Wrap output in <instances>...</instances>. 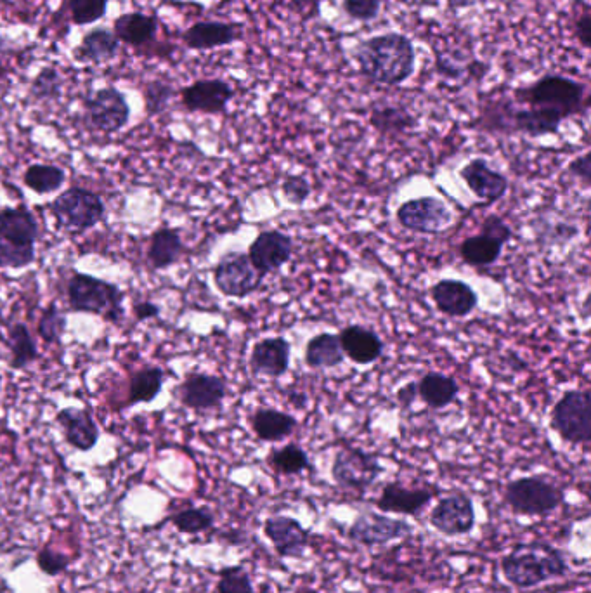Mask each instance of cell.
<instances>
[{
  "mask_svg": "<svg viewBox=\"0 0 591 593\" xmlns=\"http://www.w3.org/2000/svg\"><path fill=\"white\" fill-rule=\"evenodd\" d=\"M352 56L361 75L373 84L396 87L415 73V44L403 33H382L361 40Z\"/></svg>",
  "mask_w": 591,
  "mask_h": 593,
  "instance_id": "6da1fadb",
  "label": "cell"
},
{
  "mask_svg": "<svg viewBox=\"0 0 591 593\" xmlns=\"http://www.w3.org/2000/svg\"><path fill=\"white\" fill-rule=\"evenodd\" d=\"M515 105L548 108L562 117H576L590 106L588 85L560 73H546L529 85L514 91Z\"/></svg>",
  "mask_w": 591,
  "mask_h": 593,
  "instance_id": "7a4b0ae2",
  "label": "cell"
},
{
  "mask_svg": "<svg viewBox=\"0 0 591 593\" xmlns=\"http://www.w3.org/2000/svg\"><path fill=\"white\" fill-rule=\"evenodd\" d=\"M39 236V222L28 207L0 209V269H23L33 264Z\"/></svg>",
  "mask_w": 591,
  "mask_h": 593,
  "instance_id": "3957f363",
  "label": "cell"
},
{
  "mask_svg": "<svg viewBox=\"0 0 591 593\" xmlns=\"http://www.w3.org/2000/svg\"><path fill=\"white\" fill-rule=\"evenodd\" d=\"M501 571L512 585L522 590L534 588L569 573L564 555L546 545H519L512 554L503 557Z\"/></svg>",
  "mask_w": 591,
  "mask_h": 593,
  "instance_id": "277c9868",
  "label": "cell"
},
{
  "mask_svg": "<svg viewBox=\"0 0 591 593\" xmlns=\"http://www.w3.org/2000/svg\"><path fill=\"white\" fill-rule=\"evenodd\" d=\"M66 299L73 313L101 316L113 325L124 320V292L115 283L92 274L73 273L66 283Z\"/></svg>",
  "mask_w": 591,
  "mask_h": 593,
  "instance_id": "5b68a950",
  "label": "cell"
},
{
  "mask_svg": "<svg viewBox=\"0 0 591 593\" xmlns=\"http://www.w3.org/2000/svg\"><path fill=\"white\" fill-rule=\"evenodd\" d=\"M51 214L61 228L82 233L103 221L106 207L98 193L72 186L52 200Z\"/></svg>",
  "mask_w": 591,
  "mask_h": 593,
  "instance_id": "8992f818",
  "label": "cell"
},
{
  "mask_svg": "<svg viewBox=\"0 0 591 593\" xmlns=\"http://www.w3.org/2000/svg\"><path fill=\"white\" fill-rule=\"evenodd\" d=\"M505 502L515 514H552L564 502V491L541 477H520L508 484Z\"/></svg>",
  "mask_w": 591,
  "mask_h": 593,
  "instance_id": "52a82bcc",
  "label": "cell"
},
{
  "mask_svg": "<svg viewBox=\"0 0 591 593\" xmlns=\"http://www.w3.org/2000/svg\"><path fill=\"white\" fill-rule=\"evenodd\" d=\"M552 427L566 443L588 444L591 439V396L588 391L572 389L557 401L552 410Z\"/></svg>",
  "mask_w": 591,
  "mask_h": 593,
  "instance_id": "ba28073f",
  "label": "cell"
},
{
  "mask_svg": "<svg viewBox=\"0 0 591 593\" xmlns=\"http://www.w3.org/2000/svg\"><path fill=\"white\" fill-rule=\"evenodd\" d=\"M262 281L264 276L243 252H229L214 268L215 287L226 297L245 299L262 287Z\"/></svg>",
  "mask_w": 591,
  "mask_h": 593,
  "instance_id": "9c48e42d",
  "label": "cell"
},
{
  "mask_svg": "<svg viewBox=\"0 0 591 593\" xmlns=\"http://www.w3.org/2000/svg\"><path fill=\"white\" fill-rule=\"evenodd\" d=\"M85 120L94 131L115 134L130 120V105L124 92L115 87H103L92 92L84 103Z\"/></svg>",
  "mask_w": 591,
  "mask_h": 593,
  "instance_id": "30bf717a",
  "label": "cell"
},
{
  "mask_svg": "<svg viewBox=\"0 0 591 593\" xmlns=\"http://www.w3.org/2000/svg\"><path fill=\"white\" fill-rule=\"evenodd\" d=\"M382 472L384 467L378 462V458L361 448L338 450L332 465L333 481L340 488L358 491L370 488Z\"/></svg>",
  "mask_w": 591,
  "mask_h": 593,
  "instance_id": "8fae6325",
  "label": "cell"
},
{
  "mask_svg": "<svg viewBox=\"0 0 591 593\" xmlns=\"http://www.w3.org/2000/svg\"><path fill=\"white\" fill-rule=\"evenodd\" d=\"M174 396L184 408L203 413L222 405L228 396V384L224 378L210 373H188L174 389Z\"/></svg>",
  "mask_w": 591,
  "mask_h": 593,
  "instance_id": "7c38bea8",
  "label": "cell"
},
{
  "mask_svg": "<svg viewBox=\"0 0 591 593\" xmlns=\"http://www.w3.org/2000/svg\"><path fill=\"white\" fill-rule=\"evenodd\" d=\"M397 221L404 229L422 235H437L453 221L451 210L436 196H422L397 209Z\"/></svg>",
  "mask_w": 591,
  "mask_h": 593,
  "instance_id": "4fadbf2b",
  "label": "cell"
},
{
  "mask_svg": "<svg viewBox=\"0 0 591 593\" xmlns=\"http://www.w3.org/2000/svg\"><path fill=\"white\" fill-rule=\"evenodd\" d=\"M233 98V85L222 79L195 80L181 89V103L189 113L221 115Z\"/></svg>",
  "mask_w": 591,
  "mask_h": 593,
  "instance_id": "5bb4252c",
  "label": "cell"
},
{
  "mask_svg": "<svg viewBox=\"0 0 591 593\" xmlns=\"http://www.w3.org/2000/svg\"><path fill=\"white\" fill-rule=\"evenodd\" d=\"M430 524L446 536L470 533L475 526L474 503L470 496L455 493L439 500L430 514Z\"/></svg>",
  "mask_w": 591,
  "mask_h": 593,
  "instance_id": "9a60e30c",
  "label": "cell"
},
{
  "mask_svg": "<svg viewBox=\"0 0 591 593\" xmlns=\"http://www.w3.org/2000/svg\"><path fill=\"white\" fill-rule=\"evenodd\" d=\"M408 535H411V526L408 522L390 519L387 515L377 514V512H364L359 515L349 529V538L366 547L385 545Z\"/></svg>",
  "mask_w": 591,
  "mask_h": 593,
  "instance_id": "2e32d148",
  "label": "cell"
},
{
  "mask_svg": "<svg viewBox=\"0 0 591 593\" xmlns=\"http://www.w3.org/2000/svg\"><path fill=\"white\" fill-rule=\"evenodd\" d=\"M292 254V238L278 229H273L260 233L248 248L247 255L254 268L266 278L267 274L285 266L286 262L292 259Z\"/></svg>",
  "mask_w": 591,
  "mask_h": 593,
  "instance_id": "e0dca14e",
  "label": "cell"
},
{
  "mask_svg": "<svg viewBox=\"0 0 591 593\" xmlns=\"http://www.w3.org/2000/svg\"><path fill=\"white\" fill-rule=\"evenodd\" d=\"M292 346L285 337H267L255 342L250 352V370L255 377L280 378L288 372Z\"/></svg>",
  "mask_w": 591,
  "mask_h": 593,
  "instance_id": "ac0fdd59",
  "label": "cell"
},
{
  "mask_svg": "<svg viewBox=\"0 0 591 593\" xmlns=\"http://www.w3.org/2000/svg\"><path fill=\"white\" fill-rule=\"evenodd\" d=\"M243 37L240 23L226 21H198L182 33L184 46L191 51H210L219 47H228Z\"/></svg>",
  "mask_w": 591,
  "mask_h": 593,
  "instance_id": "d6986e66",
  "label": "cell"
},
{
  "mask_svg": "<svg viewBox=\"0 0 591 593\" xmlns=\"http://www.w3.org/2000/svg\"><path fill=\"white\" fill-rule=\"evenodd\" d=\"M56 422L65 434L66 443L77 451L87 453L94 450L99 443L101 431L89 410L63 408L56 413Z\"/></svg>",
  "mask_w": 591,
  "mask_h": 593,
  "instance_id": "ffe728a7",
  "label": "cell"
},
{
  "mask_svg": "<svg viewBox=\"0 0 591 593\" xmlns=\"http://www.w3.org/2000/svg\"><path fill=\"white\" fill-rule=\"evenodd\" d=\"M460 177L467 183L470 191L486 203L498 202L507 195V177L493 167H489V163L484 158H474L472 162H468L460 170Z\"/></svg>",
  "mask_w": 591,
  "mask_h": 593,
  "instance_id": "44dd1931",
  "label": "cell"
},
{
  "mask_svg": "<svg viewBox=\"0 0 591 593\" xmlns=\"http://www.w3.org/2000/svg\"><path fill=\"white\" fill-rule=\"evenodd\" d=\"M266 536L273 543L276 554L280 557H299L309 545L306 529L293 517L274 515L264 524Z\"/></svg>",
  "mask_w": 591,
  "mask_h": 593,
  "instance_id": "7402d4cb",
  "label": "cell"
},
{
  "mask_svg": "<svg viewBox=\"0 0 591 593\" xmlns=\"http://www.w3.org/2000/svg\"><path fill=\"white\" fill-rule=\"evenodd\" d=\"M432 300L446 316L465 318L475 311L479 297L474 288L460 280H441L432 288Z\"/></svg>",
  "mask_w": 591,
  "mask_h": 593,
  "instance_id": "603a6c76",
  "label": "cell"
},
{
  "mask_svg": "<svg viewBox=\"0 0 591 593\" xmlns=\"http://www.w3.org/2000/svg\"><path fill=\"white\" fill-rule=\"evenodd\" d=\"M338 339L345 356L358 365L375 363L384 354L382 339L373 330L361 325L345 326L344 330L338 333Z\"/></svg>",
  "mask_w": 591,
  "mask_h": 593,
  "instance_id": "cb8c5ba5",
  "label": "cell"
},
{
  "mask_svg": "<svg viewBox=\"0 0 591 593\" xmlns=\"http://www.w3.org/2000/svg\"><path fill=\"white\" fill-rule=\"evenodd\" d=\"M564 120L566 117L548 108L515 105L510 131L512 134H524L527 137L550 136L560 131V125Z\"/></svg>",
  "mask_w": 591,
  "mask_h": 593,
  "instance_id": "d4e9b609",
  "label": "cell"
},
{
  "mask_svg": "<svg viewBox=\"0 0 591 593\" xmlns=\"http://www.w3.org/2000/svg\"><path fill=\"white\" fill-rule=\"evenodd\" d=\"M434 498L429 489L404 488L399 483L385 486L382 495L377 500L378 509L382 512H396V514L418 515Z\"/></svg>",
  "mask_w": 591,
  "mask_h": 593,
  "instance_id": "484cf974",
  "label": "cell"
},
{
  "mask_svg": "<svg viewBox=\"0 0 591 593\" xmlns=\"http://www.w3.org/2000/svg\"><path fill=\"white\" fill-rule=\"evenodd\" d=\"M118 47L120 42L115 33L108 28H94L82 37L73 51V58L85 65H103L117 56Z\"/></svg>",
  "mask_w": 591,
  "mask_h": 593,
  "instance_id": "4316f807",
  "label": "cell"
},
{
  "mask_svg": "<svg viewBox=\"0 0 591 593\" xmlns=\"http://www.w3.org/2000/svg\"><path fill=\"white\" fill-rule=\"evenodd\" d=\"M118 42L127 46L143 47L151 44L158 33V18L153 14L125 13L113 23V30Z\"/></svg>",
  "mask_w": 591,
  "mask_h": 593,
  "instance_id": "83f0119b",
  "label": "cell"
},
{
  "mask_svg": "<svg viewBox=\"0 0 591 593\" xmlns=\"http://www.w3.org/2000/svg\"><path fill=\"white\" fill-rule=\"evenodd\" d=\"M250 424H252V431L260 441L280 443L295 432L297 418L288 415L285 411L274 410V408H259L250 418Z\"/></svg>",
  "mask_w": 591,
  "mask_h": 593,
  "instance_id": "f1b7e54d",
  "label": "cell"
},
{
  "mask_svg": "<svg viewBox=\"0 0 591 593\" xmlns=\"http://www.w3.org/2000/svg\"><path fill=\"white\" fill-rule=\"evenodd\" d=\"M184 254V243L177 229L163 228L156 229L151 235L148 245V261L156 271L167 269L181 261Z\"/></svg>",
  "mask_w": 591,
  "mask_h": 593,
  "instance_id": "f546056e",
  "label": "cell"
},
{
  "mask_svg": "<svg viewBox=\"0 0 591 593\" xmlns=\"http://www.w3.org/2000/svg\"><path fill=\"white\" fill-rule=\"evenodd\" d=\"M6 346L9 349V368L11 370H25L40 358L39 347L28 330V326L21 321L7 326Z\"/></svg>",
  "mask_w": 591,
  "mask_h": 593,
  "instance_id": "4dcf8cb0",
  "label": "cell"
},
{
  "mask_svg": "<svg viewBox=\"0 0 591 593\" xmlns=\"http://www.w3.org/2000/svg\"><path fill=\"white\" fill-rule=\"evenodd\" d=\"M416 389L423 403L430 406L432 410H442L446 406L453 405V401H456L460 394V385L455 377L436 372L427 373L422 377Z\"/></svg>",
  "mask_w": 591,
  "mask_h": 593,
  "instance_id": "1f68e13d",
  "label": "cell"
},
{
  "mask_svg": "<svg viewBox=\"0 0 591 593\" xmlns=\"http://www.w3.org/2000/svg\"><path fill=\"white\" fill-rule=\"evenodd\" d=\"M344 359L338 333H318L307 342L306 363L312 370L337 368L344 363Z\"/></svg>",
  "mask_w": 591,
  "mask_h": 593,
  "instance_id": "d6a6232c",
  "label": "cell"
},
{
  "mask_svg": "<svg viewBox=\"0 0 591 593\" xmlns=\"http://www.w3.org/2000/svg\"><path fill=\"white\" fill-rule=\"evenodd\" d=\"M165 372L160 366H146L137 370L129 382V399L127 406L148 405L155 401L163 389Z\"/></svg>",
  "mask_w": 591,
  "mask_h": 593,
  "instance_id": "836d02e7",
  "label": "cell"
},
{
  "mask_svg": "<svg viewBox=\"0 0 591 593\" xmlns=\"http://www.w3.org/2000/svg\"><path fill=\"white\" fill-rule=\"evenodd\" d=\"M503 247L505 245L496 242L491 236L481 233V235L468 236L463 240L460 245V255H462V261L468 266L486 268V266L498 262Z\"/></svg>",
  "mask_w": 591,
  "mask_h": 593,
  "instance_id": "e575fe53",
  "label": "cell"
},
{
  "mask_svg": "<svg viewBox=\"0 0 591 593\" xmlns=\"http://www.w3.org/2000/svg\"><path fill=\"white\" fill-rule=\"evenodd\" d=\"M370 124L384 136H401L416 125V118L404 106H377L371 111Z\"/></svg>",
  "mask_w": 591,
  "mask_h": 593,
  "instance_id": "d590c367",
  "label": "cell"
},
{
  "mask_svg": "<svg viewBox=\"0 0 591 593\" xmlns=\"http://www.w3.org/2000/svg\"><path fill=\"white\" fill-rule=\"evenodd\" d=\"M66 183L65 170L49 163H33L23 172V184L37 195L56 193Z\"/></svg>",
  "mask_w": 591,
  "mask_h": 593,
  "instance_id": "8d00e7d4",
  "label": "cell"
},
{
  "mask_svg": "<svg viewBox=\"0 0 591 593\" xmlns=\"http://www.w3.org/2000/svg\"><path fill=\"white\" fill-rule=\"evenodd\" d=\"M514 108V99L500 98L488 101L479 111L477 127L489 134H512L510 122Z\"/></svg>",
  "mask_w": 591,
  "mask_h": 593,
  "instance_id": "74e56055",
  "label": "cell"
},
{
  "mask_svg": "<svg viewBox=\"0 0 591 593\" xmlns=\"http://www.w3.org/2000/svg\"><path fill=\"white\" fill-rule=\"evenodd\" d=\"M267 463L283 476H297L300 472L311 469L309 457L299 444H286L280 450L271 451Z\"/></svg>",
  "mask_w": 591,
  "mask_h": 593,
  "instance_id": "f35d334b",
  "label": "cell"
},
{
  "mask_svg": "<svg viewBox=\"0 0 591 593\" xmlns=\"http://www.w3.org/2000/svg\"><path fill=\"white\" fill-rule=\"evenodd\" d=\"M170 521L182 535H200L214 526V514L205 507H193L179 510Z\"/></svg>",
  "mask_w": 591,
  "mask_h": 593,
  "instance_id": "ab89813d",
  "label": "cell"
},
{
  "mask_svg": "<svg viewBox=\"0 0 591 593\" xmlns=\"http://www.w3.org/2000/svg\"><path fill=\"white\" fill-rule=\"evenodd\" d=\"M66 326H68L66 314L56 304H51L40 314L37 332H39L40 339L52 346V344L61 342L66 332Z\"/></svg>",
  "mask_w": 591,
  "mask_h": 593,
  "instance_id": "60d3db41",
  "label": "cell"
},
{
  "mask_svg": "<svg viewBox=\"0 0 591 593\" xmlns=\"http://www.w3.org/2000/svg\"><path fill=\"white\" fill-rule=\"evenodd\" d=\"M68 11L73 25L87 27L103 20L108 11V0H68Z\"/></svg>",
  "mask_w": 591,
  "mask_h": 593,
  "instance_id": "b9f144b4",
  "label": "cell"
},
{
  "mask_svg": "<svg viewBox=\"0 0 591 593\" xmlns=\"http://www.w3.org/2000/svg\"><path fill=\"white\" fill-rule=\"evenodd\" d=\"M61 87H63V80L58 70L54 66H46L33 79L30 94L37 101H52L61 96Z\"/></svg>",
  "mask_w": 591,
  "mask_h": 593,
  "instance_id": "7bdbcfd3",
  "label": "cell"
},
{
  "mask_svg": "<svg viewBox=\"0 0 591 593\" xmlns=\"http://www.w3.org/2000/svg\"><path fill=\"white\" fill-rule=\"evenodd\" d=\"M219 593H255L247 571L241 566L224 567L217 583Z\"/></svg>",
  "mask_w": 591,
  "mask_h": 593,
  "instance_id": "ee69618b",
  "label": "cell"
},
{
  "mask_svg": "<svg viewBox=\"0 0 591 593\" xmlns=\"http://www.w3.org/2000/svg\"><path fill=\"white\" fill-rule=\"evenodd\" d=\"M174 96L172 85L165 80H151L150 84L144 87V101L148 115H160L169 105L170 99Z\"/></svg>",
  "mask_w": 591,
  "mask_h": 593,
  "instance_id": "f6af8a7d",
  "label": "cell"
},
{
  "mask_svg": "<svg viewBox=\"0 0 591 593\" xmlns=\"http://www.w3.org/2000/svg\"><path fill=\"white\" fill-rule=\"evenodd\" d=\"M387 0H344L342 7L344 13L354 21H368L377 20L382 4ZM396 2H408V0H396Z\"/></svg>",
  "mask_w": 591,
  "mask_h": 593,
  "instance_id": "bcb514c9",
  "label": "cell"
},
{
  "mask_svg": "<svg viewBox=\"0 0 591 593\" xmlns=\"http://www.w3.org/2000/svg\"><path fill=\"white\" fill-rule=\"evenodd\" d=\"M70 564H72V559L68 555L61 554L58 550H52L51 547L40 548L39 554H37V566L47 576H58V574L65 573Z\"/></svg>",
  "mask_w": 591,
  "mask_h": 593,
  "instance_id": "7dc6e473",
  "label": "cell"
},
{
  "mask_svg": "<svg viewBox=\"0 0 591 593\" xmlns=\"http://www.w3.org/2000/svg\"><path fill=\"white\" fill-rule=\"evenodd\" d=\"M281 189H283V195H285L286 200L292 203V205L306 203L307 198L312 193L311 183L300 176H290L288 179H285V183H283Z\"/></svg>",
  "mask_w": 591,
  "mask_h": 593,
  "instance_id": "c3c4849f",
  "label": "cell"
},
{
  "mask_svg": "<svg viewBox=\"0 0 591 593\" xmlns=\"http://www.w3.org/2000/svg\"><path fill=\"white\" fill-rule=\"evenodd\" d=\"M481 233L491 236L501 245L510 242V238H512V228L508 226L503 217L496 216V214H491L482 221Z\"/></svg>",
  "mask_w": 591,
  "mask_h": 593,
  "instance_id": "681fc988",
  "label": "cell"
},
{
  "mask_svg": "<svg viewBox=\"0 0 591 593\" xmlns=\"http://www.w3.org/2000/svg\"><path fill=\"white\" fill-rule=\"evenodd\" d=\"M572 32L574 37L579 42V46L583 47L585 51L590 49L591 44V11L590 7L585 6V9L578 14V18L572 23Z\"/></svg>",
  "mask_w": 591,
  "mask_h": 593,
  "instance_id": "f907efd6",
  "label": "cell"
},
{
  "mask_svg": "<svg viewBox=\"0 0 591 593\" xmlns=\"http://www.w3.org/2000/svg\"><path fill=\"white\" fill-rule=\"evenodd\" d=\"M569 172H571L572 176L578 177L583 181L585 186H590L591 184V155L590 153H585V155H581V157L576 158V160H572L571 165H569Z\"/></svg>",
  "mask_w": 591,
  "mask_h": 593,
  "instance_id": "816d5d0a",
  "label": "cell"
},
{
  "mask_svg": "<svg viewBox=\"0 0 591 593\" xmlns=\"http://www.w3.org/2000/svg\"><path fill=\"white\" fill-rule=\"evenodd\" d=\"M132 313L136 316L137 321H148L160 316V306H156L155 302L150 300H141L132 306Z\"/></svg>",
  "mask_w": 591,
  "mask_h": 593,
  "instance_id": "f5cc1de1",
  "label": "cell"
},
{
  "mask_svg": "<svg viewBox=\"0 0 591 593\" xmlns=\"http://www.w3.org/2000/svg\"><path fill=\"white\" fill-rule=\"evenodd\" d=\"M416 394H418V389H416L415 384H406L404 385L401 391L397 392V399H399V403L406 408V406L413 405V401H415Z\"/></svg>",
  "mask_w": 591,
  "mask_h": 593,
  "instance_id": "db71d44e",
  "label": "cell"
},
{
  "mask_svg": "<svg viewBox=\"0 0 591 593\" xmlns=\"http://www.w3.org/2000/svg\"><path fill=\"white\" fill-rule=\"evenodd\" d=\"M9 53V47H7L6 40L0 37V65H2V59L6 58Z\"/></svg>",
  "mask_w": 591,
  "mask_h": 593,
  "instance_id": "11a10c76",
  "label": "cell"
},
{
  "mask_svg": "<svg viewBox=\"0 0 591 593\" xmlns=\"http://www.w3.org/2000/svg\"><path fill=\"white\" fill-rule=\"evenodd\" d=\"M314 2H316V4H319V2H323V0H314Z\"/></svg>",
  "mask_w": 591,
  "mask_h": 593,
  "instance_id": "9f6ffc18",
  "label": "cell"
},
{
  "mask_svg": "<svg viewBox=\"0 0 591 593\" xmlns=\"http://www.w3.org/2000/svg\"><path fill=\"white\" fill-rule=\"evenodd\" d=\"M581 593H591L590 590H586V592H581Z\"/></svg>",
  "mask_w": 591,
  "mask_h": 593,
  "instance_id": "6f0895ef",
  "label": "cell"
}]
</instances>
